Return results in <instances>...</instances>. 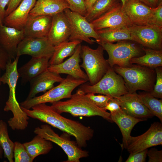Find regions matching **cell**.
Here are the masks:
<instances>
[{"mask_svg": "<svg viewBox=\"0 0 162 162\" xmlns=\"http://www.w3.org/2000/svg\"><path fill=\"white\" fill-rule=\"evenodd\" d=\"M20 106L28 117L38 119L74 137L76 142L81 148L86 147L87 142L94 136V130L90 127L79 122L64 117L51 106L46 103L34 106L31 108L32 110Z\"/></svg>", "mask_w": 162, "mask_h": 162, "instance_id": "1", "label": "cell"}, {"mask_svg": "<svg viewBox=\"0 0 162 162\" xmlns=\"http://www.w3.org/2000/svg\"><path fill=\"white\" fill-rule=\"evenodd\" d=\"M79 88L69 99L52 103L51 105L57 112L69 113L74 116H98L112 122L110 113L94 104Z\"/></svg>", "mask_w": 162, "mask_h": 162, "instance_id": "2", "label": "cell"}, {"mask_svg": "<svg viewBox=\"0 0 162 162\" xmlns=\"http://www.w3.org/2000/svg\"><path fill=\"white\" fill-rule=\"evenodd\" d=\"M113 68L123 79L128 93L138 90L148 92L153 90L156 79L154 69L134 64L128 68L115 65Z\"/></svg>", "mask_w": 162, "mask_h": 162, "instance_id": "3", "label": "cell"}, {"mask_svg": "<svg viewBox=\"0 0 162 162\" xmlns=\"http://www.w3.org/2000/svg\"><path fill=\"white\" fill-rule=\"evenodd\" d=\"M104 50L100 45L96 49L82 46L80 56L82 63L80 65L85 70L91 85L98 82L110 67L104 58Z\"/></svg>", "mask_w": 162, "mask_h": 162, "instance_id": "4", "label": "cell"}, {"mask_svg": "<svg viewBox=\"0 0 162 162\" xmlns=\"http://www.w3.org/2000/svg\"><path fill=\"white\" fill-rule=\"evenodd\" d=\"M87 81L68 75L58 86H54L41 95L26 100L21 103L20 105L26 109H30L33 106L40 104L52 103L63 99L70 98L74 90Z\"/></svg>", "mask_w": 162, "mask_h": 162, "instance_id": "5", "label": "cell"}, {"mask_svg": "<svg viewBox=\"0 0 162 162\" xmlns=\"http://www.w3.org/2000/svg\"><path fill=\"white\" fill-rule=\"evenodd\" d=\"M85 94H100L116 98L128 92L123 78L110 67L102 78L96 84L86 83L79 88Z\"/></svg>", "mask_w": 162, "mask_h": 162, "instance_id": "6", "label": "cell"}, {"mask_svg": "<svg viewBox=\"0 0 162 162\" xmlns=\"http://www.w3.org/2000/svg\"><path fill=\"white\" fill-rule=\"evenodd\" d=\"M108 53L109 58L106 59L110 66L113 68L117 65L122 68L130 67L131 58L141 56L142 48L136 44L123 40L114 44L102 42L98 44Z\"/></svg>", "mask_w": 162, "mask_h": 162, "instance_id": "7", "label": "cell"}, {"mask_svg": "<svg viewBox=\"0 0 162 162\" xmlns=\"http://www.w3.org/2000/svg\"><path fill=\"white\" fill-rule=\"evenodd\" d=\"M34 132L45 139L57 144L63 150L68 156L66 162H80V159L89 156L88 151L83 150L76 142L62 135L59 136L47 124L36 128Z\"/></svg>", "mask_w": 162, "mask_h": 162, "instance_id": "8", "label": "cell"}, {"mask_svg": "<svg viewBox=\"0 0 162 162\" xmlns=\"http://www.w3.org/2000/svg\"><path fill=\"white\" fill-rule=\"evenodd\" d=\"M70 23L71 34L69 41L79 40L93 44L94 42L100 43V37L94 29L92 23L85 17L72 11L69 8L64 10Z\"/></svg>", "mask_w": 162, "mask_h": 162, "instance_id": "9", "label": "cell"}, {"mask_svg": "<svg viewBox=\"0 0 162 162\" xmlns=\"http://www.w3.org/2000/svg\"><path fill=\"white\" fill-rule=\"evenodd\" d=\"M131 40L145 47L162 50V28L154 25L140 26L133 24L128 27Z\"/></svg>", "mask_w": 162, "mask_h": 162, "instance_id": "10", "label": "cell"}, {"mask_svg": "<svg viewBox=\"0 0 162 162\" xmlns=\"http://www.w3.org/2000/svg\"><path fill=\"white\" fill-rule=\"evenodd\" d=\"M162 145V123L154 122L145 133L136 136L130 137L126 149L133 153Z\"/></svg>", "mask_w": 162, "mask_h": 162, "instance_id": "11", "label": "cell"}, {"mask_svg": "<svg viewBox=\"0 0 162 162\" xmlns=\"http://www.w3.org/2000/svg\"><path fill=\"white\" fill-rule=\"evenodd\" d=\"M55 48L47 37H25L18 45L16 56L27 55L32 57L50 58Z\"/></svg>", "mask_w": 162, "mask_h": 162, "instance_id": "12", "label": "cell"}, {"mask_svg": "<svg viewBox=\"0 0 162 162\" xmlns=\"http://www.w3.org/2000/svg\"><path fill=\"white\" fill-rule=\"evenodd\" d=\"M115 98L122 110L131 116L144 121L154 116L142 103L136 92H128Z\"/></svg>", "mask_w": 162, "mask_h": 162, "instance_id": "13", "label": "cell"}, {"mask_svg": "<svg viewBox=\"0 0 162 162\" xmlns=\"http://www.w3.org/2000/svg\"><path fill=\"white\" fill-rule=\"evenodd\" d=\"M95 31L133 25L124 13L122 3L113 7L91 22Z\"/></svg>", "mask_w": 162, "mask_h": 162, "instance_id": "14", "label": "cell"}, {"mask_svg": "<svg viewBox=\"0 0 162 162\" xmlns=\"http://www.w3.org/2000/svg\"><path fill=\"white\" fill-rule=\"evenodd\" d=\"M122 7L133 24L140 26L151 25L152 8L139 0H128Z\"/></svg>", "mask_w": 162, "mask_h": 162, "instance_id": "15", "label": "cell"}, {"mask_svg": "<svg viewBox=\"0 0 162 162\" xmlns=\"http://www.w3.org/2000/svg\"><path fill=\"white\" fill-rule=\"evenodd\" d=\"M81 46V44H79L69 58L59 64L49 65L48 69L56 74H67L76 79L88 81L87 74L81 69L79 64Z\"/></svg>", "mask_w": 162, "mask_h": 162, "instance_id": "16", "label": "cell"}, {"mask_svg": "<svg viewBox=\"0 0 162 162\" xmlns=\"http://www.w3.org/2000/svg\"><path fill=\"white\" fill-rule=\"evenodd\" d=\"M52 16L51 26L47 37L55 47L62 43L69 41L71 28L64 11Z\"/></svg>", "mask_w": 162, "mask_h": 162, "instance_id": "17", "label": "cell"}, {"mask_svg": "<svg viewBox=\"0 0 162 162\" xmlns=\"http://www.w3.org/2000/svg\"><path fill=\"white\" fill-rule=\"evenodd\" d=\"M50 15L29 14L23 30L25 37L41 38L47 37L52 24Z\"/></svg>", "mask_w": 162, "mask_h": 162, "instance_id": "18", "label": "cell"}, {"mask_svg": "<svg viewBox=\"0 0 162 162\" xmlns=\"http://www.w3.org/2000/svg\"><path fill=\"white\" fill-rule=\"evenodd\" d=\"M24 38L23 29L20 30L0 24V44L11 59L15 58L18 45Z\"/></svg>", "mask_w": 162, "mask_h": 162, "instance_id": "19", "label": "cell"}, {"mask_svg": "<svg viewBox=\"0 0 162 162\" xmlns=\"http://www.w3.org/2000/svg\"><path fill=\"white\" fill-rule=\"evenodd\" d=\"M64 79L59 74L51 72L47 69L29 82L30 90L26 100L35 97L39 92H45L53 88L55 83L60 82Z\"/></svg>", "mask_w": 162, "mask_h": 162, "instance_id": "20", "label": "cell"}, {"mask_svg": "<svg viewBox=\"0 0 162 162\" xmlns=\"http://www.w3.org/2000/svg\"><path fill=\"white\" fill-rule=\"evenodd\" d=\"M36 0H22L16 9L5 17L4 25L20 30L23 29Z\"/></svg>", "mask_w": 162, "mask_h": 162, "instance_id": "21", "label": "cell"}, {"mask_svg": "<svg viewBox=\"0 0 162 162\" xmlns=\"http://www.w3.org/2000/svg\"><path fill=\"white\" fill-rule=\"evenodd\" d=\"M48 57H32L27 63L18 69L21 83L25 84L47 70L50 65Z\"/></svg>", "mask_w": 162, "mask_h": 162, "instance_id": "22", "label": "cell"}, {"mask_svg": "<svg viewBox=\"0 0 162 162\" xmlns=\"http://www.w3.org/2000/svg\"><path fill=\"white\" fill-rule=\"evenodd\" d=\"M110 114L112 122H115L117 125L122 134V149H126L133 128L137 123L144 120L135 118L126 114L122 109Z\"/></svg>", "mask_w": 162, "mask_h": 162, "instance_id": "23", "label": "cell"}, {"mask_svg": "<svg viewBox=\"0 0 162 162\" xmlns=\"http://www.w3.org/2000/svg\"><path fill=\"white\" fill-rule=\"evenodd\" d=\"M67 8L69 6L65 0H37L29 14L52 16Z\"/></svg>", "mask_w": 162, "mask_h": 162, "instance_id": "24", "label": "cell"}, {"mask_svg": "<svg viewBox=\"0 0 162 162\" xmlns=\"http://www.w3.org/2000/svg\"><path fill=\"white\" fill-rule=\"evenodd\" d=\"M102 42L113 43L123 40H131L130 33L128 27L106 28L95 31Z\"/></svg>", "mask_w": 162, "mask_h": 162, "instance_id": "25", "label": "cell"}, {"mask_svg": "<svg viewBox=\"0 0 162 162\" xmlns=\"http://www.w3.org/2000/svg\"><path fill=\"white\" fill-rule=\"evenodd\" d=\"M142 49L144 55L131 59V64H136L155 68L162 66V50H155L145 47Z\"/></svg>", "mask_w": 162, "mask_h": 162, "instance_id": "26", "label": "cell"}, {"mask_svg": "<svg viewBox=\"0 0 162 162\" xmlns=\"http://www.w3.org/2000/svg\"><path fill=\"white\" fill-rule=\"evenodd\" d=\"M23 144L33 160L39 155L48 154L53 147L52 142L38 134L31 141Z\"/></svg>", "mask_w": 162, "mask_h": 162, "instance_id": "27", "label": "cell"}, {"mask_svg": "<svg viewBox=\"0 0 162 162\" xmlns=\"http://www.w3.org/2000/svg\"><path fill=\"white\" fill-rule=\"evenodd\" d=\"M82 42L79 40L66 41L55 46L54 52L49 61L50 65L58 64L63 62L65 58L73 54L77 46Z\"/></svg>", "mask_w": 162, "mask_h": 162, "instance_id": "28", "label": "cell"}, {"mask_svg": "<svg viewBox=\"0 0 162 162\" xmlns=\"http://www.w3.org/2000/svg\"><path fill=\"white\" fill-rule=\"evenodd\" d=\"M121 3L120 0H98L85 18L91 23Z\"/></svg>", "mask_w": 162, "mask_h": 162, "instance_id": "29", "label": "cell"}, {"mask_svg": "<svg viewBox=\"0 0 162 162\" xmlns=\"http://www.w3.org/2000/svg\"><path fill=\"white\" fill-rule=\"evenodd\" d=\"M14 143L10 139L7 125L3 120H0V146L4 152V157L9 162H13Z\"/></svg>", "mask_w": 162, "mask_h": 162, "instance_id": "30", "label": "cell"}, {"mask_svg": "<svg viewBox=\"0 0 162 162\" xmlns=\"http://www.w3.org/2000/svg\"><path fill=\"white\" fill-rule=\"evenodd\" d=\"M138 97L142 103L149 110L154 116L157 117L162 122V100L158 99L147 92L140 93Z\"/></svg>", "mask_w": 162, "mask_h": 162, "instance_id": "31", "label": "cell"}, {"mask_svg": "<svg viewBox=\"0 0 162 162\" xmlns=\"http://www.w3.org/2000/svg\"><path fill=\"white\" fill-rule=\"evenodd\" d=\"M14 158L15 162H32L33 160L26 150L23 144L16 141L14 142Z\"/></svg>", "mask_w": 162, "mask_h": 162, "instance_id": "32", "label": "cell"}, {"mask_svg": "<svg viewBox=\"0 0 162 162\" xmlns=\"http://www.w3.org/2000/svg\"><path fill=\"white\" fill-rule=\"evenodd\" d=\"M156 82L153 90L148 94L157 98H162V66L155 68Z\"/></svg>", "mask_w": 162, "mask_h": 162, "instance_id": "33", "label": "cell"}, {"mask_svg": "<svg viewBox=\"0 0 162 162\" xmlns=\"http://www.w3.org/2000/svg\"><path fill=\"white\" fill-rule=\"evenodd\" d=\"M85 95L94 104L102 109L106 106L109 100L111 98H113L106 95H96L91 93L86 94Z\"/></svg>", "mask_w": 162, "mask_h": 162, "instance_id": "34", "label": "cell"}, {"mask_svg": "<svg viewBox=\"0 0 162 162\" xmlns=\"http://www.w3.org/2000/svg\"><path fill=\"white\" fill-rule=\"evenodd\" d=\"M69 6V9L72 11L77 13L85 16L87 14L84 0H65Z\"/></svg>", "mask_w": 162, "mask_h": 162, "instance_id": "35", "label": "cell"}, {"mask_svg": "<svg viewBox=\"0 0 162 162\" xmlns=\"http://www.w3.org/2000/svg\"><path fill=\"white\" fill-rule=\"evenodd\" d=\"M162 28V1L161 0L158 6L153 8L151 24Z\"/></svg>", "mask_w": 162, "mask_h": 162, "instance_id": "36", "label": "cell"}, {"mask_svg": "<svg viewBox=\"0 0 162 162\" xmlns=\"http://www.w3.org/2000/svg\"><path fill=\"white\" fill-rule=\"evenodd\" d=\"M148 149L130 153L126 162H145L147 156Z\"/></svg>", "mask_w": 162, "mask_h": 162, "instance_id": "37", "label": "cell"}, {"mask_svg": "<svg viewBox=\"0 0 162 162\" xmlns=\"http://www.w3.org/2000/svg\"><path fill=\"white\" fill-rule=\"evenodd\" d=\"M148 162H162V151L158 150L156 148H153L147 152Z\"/></svg>", "mask_w": 162, "mask_h": 162, "instance_id": "38", "label": "cell"}, {"mask_svg": "<svg viewBox=\"0 0 162 162\" xmlns=\"http://www.w3.org/2000/svg\"><path fill=\"white\" fill-rule=\"evenodd\" d=\"M11 59L0 44V68L1 69L5 70L7 63Z\"/></svg>", "mask_w": 162, "mask_h": 162, "instance_id": "39", "label": "cell"}, {"mask_svg": "<svg viewBox=\"0 0 162 162\" xmlns=\"http://www.w3.org/2000/svg\"><path fill=\"white\" fill-rule=\"evenodd\" d=\"M103 110H108L110 113L114 112L121 109V108L115 98H111L108 102L106 106L103 109Z\"/></svg>", "mask_w": 162, "mask_h": 162, "instance_id": "40", "label": "cell"}, {"mask_svg": "<svg viewBox=\"0 0 162 162\" xmlns=\"http://www.w3.org/2000/svg\"><path fill=\"white\" fill-rule=\"evenodd\" d=\"M22 0H10L6 10L5 17L13 11L19 5Z\"/></svg>", "mask_w": 162, "mask_h": 162, "instance_id": "41", "label": "cell"}, {"mask_svg": "<svg viewBox=\"0 0 162 162\" xmlns=\"http://www.w3.org/2000/svg\"><path fill=\"white\" fill-rule=\"evenodd\" d=\"M10 0H0V24L3 23L5 17V8Z\"/></svg>", "mask_w": 162, "mask_h": 162, "instance_id": "42", "label": "cell"}, {"mask_svg": "<svg viewBox=\"0 0 162 162\" xmlns=\"http://www.w3.org/2000/svg\"><path fill=\"white\" fill-rule=\"evenodd\" d=\"M148 6L152 8H156L161 0H139Z\"/></svg>", "mask_w": 162, "mask_h": 162, "instance_id": "43", "label": "cell"}, {"mask_svg": "<svg viewBox=\"0 0 162 162\" xmlns=\"http://www.w3.org/2000/svg\"><path fill=\"white\" fill-rule=\"evenodd\" d=\"M98 0H84L85 4L87 14L90 11L94 3Z\"/></svg>", "mask_w": 162, "mask_h": 162, "instance_id": "44", "label": "cell"}, {"mask_svg": "<svg viewBox=\"0 0 162 162\" xmlns=\"http://www.w3.org/2000/svg\"><path fill=\"white\" fill-rule=\"evenodd\" d=\"M122 3V6H124L128 0H120Z\"/></svg>", "mask_w": 162, "mask_h": 162, "instance_id": "45", "label": "cell"}, {"mask_svg": "<svg viewBox=\"0 0 162 162\" xmlns=\"http://www.w3.org/2000/svg\"><path fill=\"white\" fill-rule=\"evenodd\" d=\"M3 152V150L1 147L0 146V158H2Z\"/></svg>", "mask_w": 162, "mask_h": 162, "instance_id": "46", "label": "cell"}, {"mask_svg": "<svg viewBox=\"0 0 162 162\" xmlns=\"http://www.w3.org/2000/svg\"><path fill=\"white\" fill-rule=\"evenodd\" d=\"M1 69L0 68V86L2 84V82L1 81Z\"/></svg>", "mask_w": 162, "mask_h": 162, "instance_id": "47", "label": "cell"}]
</instances>
